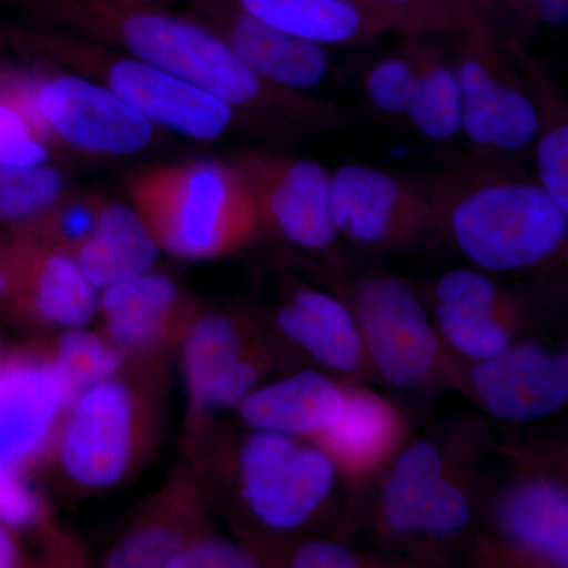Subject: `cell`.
<instances>
[{
    "mask_svg": "<svg viewBox=\"0 0 568 568\" xmlns=\"http://www.w3.org/2000/svg\"><path fill=\"white\" fill-rule=\"evenodd\" d=\"M40 7L59 29L174 74L219 97L260 129L324 132L349 122L335 104L265 81L197 18L142 0H40Z\"/></svg>",
    "mask_w": 568,
    "mask_h": 568,
    "instance_id": "obj_1",
    "label": "cell"
},
{
    "mask_svg": "<svg viewBox=\"0 0 568 568\" xmlns=\"http://www.w3.org/2000/svg\"><path fill=\"white\" fill-rule=\"evenodd\" d=\"M436 239L470 267L562 294L568 213L537 181L495 164H459L424 181Z\"/></svg>",
    "mask_w": 568,
    "mask_h": 568,
    "instance_id": "obj_2",
    "label": "cell"
},
{
    "mask_svg": "<svg viewBox=\"0 0 568 568\" xmlns=\"http://www.w3.org/2000/svg\"><path fill=\"white\" fill-rule=\"evenodd\" d=\"M223 463L245 534L242 545L260 564L265 552L290 541L346 537L345 481L316 444L248 429Z\"/></svg>",
    "mask_w": 568,
    "mask_h": 568,
    "instance_id": "obj_3",
    "label": "cell"
},
{
    "mask_svg": "<svg viewBox=\"0 0 568 568\" xmlns=\"http://www.w3.org/2000/svg\"><path fill=\"white\" fill-rule=\"evenodd\" d=\"M462 566L568 567L566 433L499 437Z\"/></svg>",
    "mask_w": 568,
    "mask_h": 568,
    "instance_id": "obj_4",
    "label": "cell"
},
{
    "mask_svg": "<svg viewBox=\"0 0 568 568\" xmlns=\"http://www.w3.org/2000/svg\"><path fill=\"white\" fill-rule=\"evenodd\" d=\"M310 278L353 313L377 386L425 409L455 392L459 361L437 334L417 286L381 271H353L345 261L305 256ZM399 403V402H398Z\"/></svg>",
    "mask_w": 568,
    "mask_h": 568,
    "instance_id": "obj_5",
    "label": "cell"
},
{
    "mask_svg": "<svg viewBox=\"0 0 568 568\" xmlns=\"http://www.w3.org/2000/svg\"><path fill=\"white\" fill-rule=\"evenodd\" d=\"M129 194L160 250L181 260H222L261 231L252 192L231 160L144 168L130 179Z\"/></svg>",
    "mask_w": 568,
    "mask_h": 568,
    "instance_id": "obj_6",
    "label": "cell"
},
{
    "mask_svg": "<svg viewBox=\"0 0 568 568\" xmlns=\"http://www.w3.org/2000/svg\"><path fill=\"white\" fill-rule=\"evenodd\" d=\"M21 41L43 61L99 82L153 125L189 140H222L252 123L219 97L99 41L54 28L24 32Z\"/></svg>",
    "mask_w": 568,
    "mask_h": 568,
    "instance_id": "obj_7",
    "label": "cell"
},
{
    "mask_svg": "<svg viewBox=\"0 0 568 568\" xmlns=\"http://www.w3.org/2000/svg\"><path fill=\"white\" fill-rule=\"evenodd\" d=\"M437 334L459 362L503 353L525 336L548 331L562 294L500 282L476 267L452 268L420 291Z\"/></svg>",
    "mask_w": 568,
    "mask_h": 568,
    "instance_id": "obj_8",
    "label": "cell"
},
{
    "mask_svg": "<svg viewBox=\"0 0 568 568\" xmlns=\"http://www.w3.org/2000/svg\"><path fill=\"white\" fill-rule=\"evenodd\" d=\"M182 364L194 410L201 414L235 409L280 365L291 372L310 366L271 324L241 310L194 317Z\"/></svg>",
    "mask_w": 568,
    "mask_h": 568,
    "instance_id": "obj_9",
    "label": "cell"
},
{
    "mask_svg": "<svg viewBox=\"0 0 568 568\" xmlns=\"http://www.w3.org/2000/svg\"><path fill=\"white\" fill-rule=\"evenodd\" d=\"M10 91L44 140L82 155H134L159 129L110 89L70 71L11 81Z\"/></svg>",
    "mask_w": 568,
    "mask_h": 568,
    "instance_id": "obj_10",
    "label": "cell"
},
{
    "mask_svg": "<svg viewBox=\"0 0 568 568\" xmlns=\"http://www.w3.org/2000/svg\"><path fill=\"white\" fill-rule=\"evenodd\" d=\"M455 37L462 134L484 153L517 155L530 151L538 130L536 102L499 32Z\"/></svg>",
    "mask_w": 568,
    "mask_h": 568,
    "instance_id": "obj_11",
    "label": "cell"
},
{
    "mask_svg": "<svg viewBox=\"0 0 568 568\" xmlns=\"http://www.w3.org/2000/svg\"><path fill=\"white\" fill-rule=\"evenodd\" d=\"M455 392L500 424L547 420L568 403L566 339L537 332L485 361L459 362Z\"/></svg>",
    "mask_w": 568,
    "mask_h": 568,
    "instance_id": "obj_12",
    "label": "cell"
},
{
    "mask_svg": "<svg viewBox=\"0 0 568 568\" xmlns=\"http://www.w3.org/2000/svg\"><path fill=\"white\" fill-rule=\"evenodd\" d=\"M230 160L252 192L261 231H271L305 256L343 261V241L331 212V171L315 160L263 151Z\"/></svg>",
    "mask_w": 568,
    "mask_h": 568,
    "instance_id": "obj_13",
    "label": "cell"
},
{
    "mask_svg": "<svg viewBox=\"0 0 568 568\" xmlns=\"http://www.w3.org/2000/svg\"><path fill=\"white\" fill-rule=\"evenodd\" d=\"M331 212L343 242L372 252H409L436 241L424 181L349 163L331 173Z\"/></svg>",
    "mask_w": 568,
    "mask_h": 568,
    "instance_id": "obj_14",
    "label": "cell"
},
{
    "mask_svg": "<svg viewBox=\"0 0 568 568\" xmlns=\"http://www.w3.org/2000/svg\"><path fill=\"white\" fill-rule=\"evenodd\" d=\"M136 395L118 376L84 388L63 413L59 462L81 487H114L129 474L141 437Z\"/></svg>",
    "mask_w": 568,
    "mask_h": 568,
    "instance_id": "obj_15",
    "label": "cell"
},
{
    "mask_svg": "<svg viewBox=\"0 0 568 568\" xmlns=\"http://www.w3.org/2000/svg\"><path fill=\"white\" fill-rule=\"evenodd\" d=\"M268 324L313 368L339 379L377 386L353 313L342 298L320 284L297 276L287 278Z\"/></svg>",
    "mask_w": 568,
    "mask_h": 568,
    "instance_id": "obj_16",
    "label": "cell"
},
{
    "mask_svg": "<svg viewBox=\"0 0 568 568\" xmlns=\"http://www.w3.org/2000/svg\"><path fill=\"white\" fill-rule=\"evenodd\" d=\"M0 260L10 280V312L61 327H84L99 310V291L71 253L29 235L3 233Z\"/></svg>",
    "mask_w": 568,
    "mask_h": 568,
    "instance_id": "obj_17",
    "label": "cell"
},
{
    "mask_svg": "<svg viewBox=\"0 0 568 568\" xmlns=\"http://www.w3.org/2000/svg\"><path fill=\"white\" fill-rule=\"evenodd\" d=\"M410 436V413L402 403L379 394L372 384L349 381L342 416L313 444L334 463L351 504L386 469Z\"/></svg>",
    "mask_w": 568,
    "mask_h": 568,
    "instance_id": "obj_18",
    "label": "cell"
},
{
    "mask_svg": "<svg viewBox=\"0 0 568 568\" xmlns=\"http://www.w3.org/2000/svg\"><path fill=\"white\" fill-rule=\"evenodd\" d=\"M73 394L51 358L0 364V466L22 470L51 446Z\"/></svg>",
    "mask_w": 568,
    "mask_h": 568,
    "instance_id": "obj_19",
    "label": "cell"
},
{
    "mask_svg": "<svg viewBox=\"0 0 568 568\" xmlns=\"http://www.w3.org/2000/svg\"><path fill=\"white\" fill-rule=\"evenodd\" d=\"M196 9L197 20L271 84L312 93L324 81L331 65L328 48L268 28L227 0H196Z\"/></svg>",
    "mask_w": 568,
    "mask_h": 568,
    "instance_id": "obj_20",
    "label": "cell"
},
{
    "mask_svg": "<svg viewBox=\"0 0 568 568\" xmlns=\"http://www.w3.org/2000/svg\"><path fill=\"white\" fill-rule=\"evenodd\" d=\"M354 383V381H353ZM349 381L305 366L261 384L235 407L248 429L313 440L345 409Z\"/></svg>",
    "mask_w": 568,
    "mask_h": 568,
    "instance_id": "obj_21",
    "label": "cell"
},
{
    "mask_svg": "<svg viewBox=\"0 0 568 568\" xmlns=\"http://www.w3.org/2000/svg\"><path fill=\"white\" fill-rule=\"evenodd\" d=\"M186 308L174 280L153 271L111 284L99 297L108 335L121 349L160 345L186 316Z\"/></svg>",
    "mask_w": 568,
    "mask_h": 568,
    "instance_id": "obj_22",
    "label": "cell"
},
{
    "mask_svg": "<svg viewBox=\"0 0 568 568\" xmlns=\"http://www.w3.org/2000/svg\"><path fill=\"white\" fill-rule=\"evenodd\" d=\"M268 28L331 48H364L388 33L384 22L347 0H227Z\"/></svg>",
    "mask_w": 568,
    "mask_h": 568,
    "instance_id": "obj_23",
    "label": "cell"
},
{
    "mask_svg": "<svg viewBox=\"0 0 568 568\" xmlns=\"http://www.w3.org/2000/svg\"><path fill=\"white\" fill-rule=\"evenodd\" d=\"M162 252L132 204L102 196L89 237L71 252L97 291L152 271Z\"/></svg>",
    "mask_w": 568,
    "mask_h": 568,
    "instance_id": "obj_24",
    "label": "cell"
},
{
    "mask_svg": "<svg viewBox=\"0 0 568 568\" xmlns=\"http://www.w3.org/2000/svg\"><path fill=\"white\" fill-rule=\"evenodd\" d=\"M508 52L528 82L538 114L536 153V181L555 203L568 213V106L558 82L552 80L547 67L541 65L525 44L504 40Z\"/></svg>",
    "mask_w": 568,
    "mask_h": 568,
    "instance_id": "obj_25",
    "label": "cell"
},
{
    "mask_svg": "<svg viewBox=\"0 0 568 568\" xmlns=\"http://www.w3.org/2000/svg\"><path fill=\"white\" fill-rule=\"evenodd\" d=\"M416 59V82L405 114L426 141L448 142L462 134V89L454 59L435 37H407Z\"/></svg>",
    "mask_w": 568,
    "mask_h": 568,
    "instance_id": "obj_26",
    "label": "cell"
},
{
    "mask_svg": "<svg viewBox=\"0 0 568 568\" xmlns=\"http://www.w3.org/2000/svg\"><path fill=\"white\" fill-rule=\"evenodd\" d=\"M366 11L402 37L459 36L493 31L465 0H364Z\"/></svg>",
    "mask_w": 568,
    "mask_h": 568,
    "instance_id": "obj_27",
    "label": "cell"
},
{
    "mask_svg": "<svg viewBox=\"0 0 568 568\" xmlns=\"http://www.w3.org/2000/svg\"><path fill=\"white\" fill-rule=\"evenodd\" d=\"M65 193L55 168L0 164V226L17 230L50 209Z\"/></svg>",
    "mask_w": 568,
    "mask_h": 568,
    "instance_id": "obj_28",
    "label": "cell"
},
{
    "mask_svg": "<svg viewBox=\"0 0 568 568\" xmlns=\"http://www.w3.org/2000/svg\"><path fill=\"white\" fill-rule=\"evenodd\" d=\"M51 361L73 398L84 388L118 376L123 364L121 347L82 327L69 328L59 338Z\"/></svg>",
    "mask_w": 568,
    "mask_h": 568,
    "instance_id": "obj_29",
    "label": "cell"
},
{
    "mask_svg": "<svg viewBox=\"0 0 568 568\" xmlns=\"http://www.w3.org/2000/svg\"><path fill=\"white\" fill-rule=\"evenodd\" d=\"M263 562L291 568H392L375 552L346 537L317 536L290 541L261 556Z\"/></svg>",
    "mask_w": 568,
    "mask_h": 568,
    "instance_id": "obj_30",
    "label": "cell"
},
{
    "mask_svg": "<svg viewBox=\"0 0 568 568\" xmlns=\"http://www.w3.org/2000/svg\"><path fill=\"white\" fill-rule=\"evenodd\" d=\"M100 201L102 196L93 194L67 196L63 193L50 209L32 222L6 233L29 235L54 248L71 253L92 233L99 215Z\"/></svg>",
    "mask_w": 568,
    "mask_h": 568,
    "instance_id": "obj_31",
    "label": "cell"
},
{
    "mask_svg": "<svg viewBox=\"0 0 568 568\" xmlns=\"http://www.w3.org/2000/svg\"><path fill=\"white\" fill-rule=\"evenodd\" d=\"M416 82V59L407 37L399 50L381 59L365 74V93L377 111L405 118Z\"/></svg>",
    "mask_w": 568,
    "mask_h": 568,
    "instance_id": "obj_32",
    "label": "cell"
},
{
    "mask_svg": "<svg viewBox=\"0 0 568 568\" xmlns=\"http://www.w3.org/2000/svg\"><path fill=\"white\" fill-rule=\"evenodd\" d=\"M194 537L170 521H152L133 530L111 552L108 567H166L168 560Z\"/></svg>",
    "mask_w": 568,
    "mask_h": 568,
    "instance_id": "obj_33",
    "label": "cell"
},
{
    "mask_svg": "<svg viewBox=\"0 0 568 568\" xmlns=\"http://www.w3.org/2000/svg\"><path fill=\"white\" fill-rule=\"evenodd\" d=\"M10 88L0 99V164H44L50 159L48 141L41 136L39 129L33 125L28 112L11 93Z\"/></svg>",
    "mask_w": 568,
    "mask_h": 568,
    "instance_id": "obj_34",
    "label": "cell"
},
{
    "mask_svg": "<svg viewBox=\"0 0 568 568\" xmlns=\"http://www.w3.org/2000/svg\"><path fill=\"white\" fill-rule=\"evenodd\" d=\"M170 568H253L260 560L244 545L222 537H194L168 560Z\"/></svg>",
    "mask_w": 568,
    "mask_h": 568,
    "instance_id": "obj_35",
    "label": "cell"
},
{
    "mask_svg": "<svg viewBox=\"0 0 568 568\" xmlns=\"http://www.w3.org/2000/svg\"><path fill=\"white\" fill-rule=\"evenodd\" d=\"M41 503L21 473L0 466V523L11 529L29 528L41 519Z\"/></svg>",
    "mask_w": 568,
    "mask_h": 568,
    "instance_id": "obj_36",
    "label": "cell"
},
{
    "mask_svg": "<svg viewBox=\"0 0 568 568\" xmlns=\"http://www.w3.org/2000/svg\"><path fill=\"white\" fill-rule=\"evenodd\" d=\"M568 20V0H536L528 13L523 18V31L534 26H562Z\"/></svg>",
    "mask_w": 568,
    "mask_h": 568,
    "instance_id": "obj_37",
    "label": "cell"
},
{
    "mask_svg": "<svg viewBox=\"0 0 568 568\" xmlns=\"http://www.w3.org/2000/svg\"><path fill=\"white\" fill-rule=\"evenodd\" d=\"M22 552L9 526L0 523V568L20 566Z\"/></svg>",
    "mask_w": 568,
    "mask_h": 568,
    "instance_id": "obj_38",
    "label": "cell"
},
{
    "mask_svg": "<svg viewBox=\"0 0 568 568\" xmlns=\"http://www.w3.org/2000/svg\"><path fill=\"white\" fill-rule=\"evenodd\" d=\"M489 2H491L493 18H495L497 29V20H499L500 14L515 17L521 22L530 7L536 3V0H489Z\"/></svg>",
    "mask_w": 568,
    "mask_h": 568,
    "instance_id": "obj_39",
    "label": "cell"
},
{
    "mask_svg": "<svg viewBox=\"0 0 568 568\" xmlns=\"http://www.w3.org/2000/svg\"><path fill=\"white\" fill-rule=\"evenodd\" d=\"M466 6L473 10L478 20L488 26L489 29L497 32L495 18H493L491 2L489 0H465Z\"/></svg>",
    "mask_w": 568,
    "mask_h": 568,
    "instance_id": "obj_40",
    "label": "cell"
},
{
    "mask_svg": "<svg viewBox=\"0 0 568 568\" xmlns=\"http://www.w3.org/2000/svg\"><path fill=\"white\" fill-rule=\"evenodd\" d=\"M10 280L3 267L2 260H0V313L10 312Z\"/></svg>",
    "mask_w": 568,
    "mask_h": 568,
    "instance_id": "obj_41",
    "label": "cell"
},
{
    "mask_svg": "<svg viewBox=\"0 0 568 568\" xmlns=\"http://www.w3.org/2000/svg\"><path fill=\"white\" fill-rule=\"evenodd\" d=\"M10 84L11 80H9V77H7V74L3 73V70L0 69V99H2L7 91H9Z\"/></svg>",
    "mask_w": 568,
    "mask_h": 568,
    "instance_id": "obj_42",
    "label": "cell"
},
{
    "mask_svg": "<svg viewBox=\"0 0 568 568\" xmlns=\"http://www.w3.org/2000/svg\"><path fill=\"white\" fill-rule=\"evenodd\" d=\"M347 2L355 3V6L361 7V9L365 10L364 0H347ZM368 13H369V11H368Z\"/></svg>",
    "mask_w": 568,
    "mask_h": 568,
    "instance_id": "obj_43",
    "label": "cell"
},
{
    "mask_svg": "<svg viewBox=\"0 0 568 568\" xmlns=\"http://www.w3.org/2000/svg\"><path fill=\"white\" fill-rule=\"evenodd\" d=\"M0 364H2V358H0Z\"/></svg>",
    "mask_w": 568,
    "mask_h": 568,
    "instance_id": "obj_44",
    "label": "cell"
}]
</instances>
